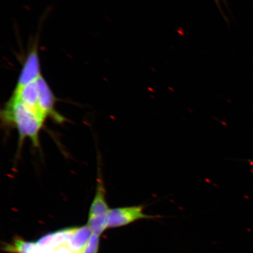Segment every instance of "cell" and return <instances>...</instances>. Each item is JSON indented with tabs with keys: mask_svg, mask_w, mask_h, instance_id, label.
<instances>
[{
	"mask_svg": "<svg viewBox=\"0 0 253 253\" xmlns=\"http://www.w3.org/2000/svg\"><path fill=\"white\" fill-rule=\"evenodd\" d=\"M5 126L17 129L19 146L28 138L35 147H40V133L46 119L36 111L11 97L1 112Z\"/></svg>",
	"mask_w": 253,
	"mask_h": 253,
	"instance_id": "1",
	"label": "cell"
},
{
	"mask_svg": "<svg viewBox=\"0 0 253 253\" xmlns=\"http://www.w3.org/2000/svg\"><path fill=\"white\" fill-rule=\"evenodd\" d=\"M144 210L145 207L142 205L110 209L108 229L127 226L140 220H153L161 217L145 213Z\"/></svg>",
	"mask_w": 253,
	"mask_h": 253,
	"instance_id": "2",
	"label": "cell"
},
{
	"mask_svg": "<svg viewBox=\"0 0 253 253\" xmlns=\"http://www.w3.org/2000/svg\"><path fill=\"white\" fill-rule=\"evenodd\" d=\"M39 89V108L41 113L47 119L48 117L58 123L65 121L64 117L55 109L56 99L54 94L42 76L36 81Z\"/></svg>",
	"mask_w": 253,
	"mask_h": 253,
	"instance_id": "3",
	"label": "cell"
},
{
	"mask_svg": "<svg viewBox=\"0 0 253 253\" xmlns=\"http://www.w3.org/2000/svg\"><path fill=\"white\" fill-rule=\"evenodd\" d=\"M106 194L105 186L99 173L97 179L96 192L88 211V219L109 217L110 208L106 201Z\"/></svg>",
	"mask_w": 253,
	"mask_h": 253,
	"instance_id": "4",
	"label": "cell"
},
{
	"mask_svg": "<svg viewBox=\"0 0 253 253\" xmlns=\"http://www.w3.org/2000/svg\"><path fill=\"white\" fill-rule=\"evenodd\" d=\"M39 55L36 48L32 50L22 69L16 88L23 87L37 80L41 77Z\"/></svg>",
	"mask_w": 253,
	"mask_h": 253,
	"instance_id": "5",
	"label": "cell"
},
{
	"mask_svg": "<svg viewBox=\"0 0 253 253\" xmlns=\"http://www.w3.org/2000/svg\"><path fill=\"white\" fill-rule=\"evenodd\" d=\"M91 233L87 224L81 227H74L67 243L68 248L71 253H84Z\"/></svg>",
	"mask_w": 253,
	"mask_h": 253,
	"instance_id": "6",
	"label": "cell"
},
{
	"mask_svg": "<svg viewBox=\"0 0 253 253\" xmlns=\"http://www.w3.org/2000/svg\"><path fill=\"white\" fill-rule=\"evenodd\" d=\"M2 249L11 253H39L37 243L27 242L18 237L5 244Z\"/></svg>",
	"mask_w": 253,
	"mask_h": 253,
	"instance_id": "7",
	"label": "cell"
},
{
	"mask_svg": "<svg viewBox=\"0 0 253 253\" xmlns=\"http://www.w3.org/2000/svg\"><path fill=\"white\" fill-rule=\"evenodd\" d=\"M99 237L91 233L89 241L84 253H98L99 249Z\"/></svg>",
	"mask_w": 253,
	"mask_h": 253,
	"instance_id": "8",
	"label": "cell"
},
{
	"mask_svg": "<svg viewBox=\"0 0 253 253\" xmlns=\"http://www.w3.org/2000/svg\"><path fill=\"white\" fill-rule=\"evenodd\" d=\"M38 248H39V253H71L68 248L67 243L51 248H40L39 246Z\"/></svg>",
	"mask_w": 253,
	"mask_h": 253,
	"instance_id": "9",
	"label": "cell"
},
{
	"mask_svg": "<svg viewBox=\"0 0 253 253\" xmlns=\"http://www.w3.org/2000/svg\"><path fill=\"white\" fill-rule=\"evenodd\" d=\"M213 1L215 2V4H216L217 8L219 9V10L220 11L221 15H223L224 18H225L226 21H227L225 15H224L222 9H221V2H222L223 3H226V0H213Z\"/></svg>",
	"mask_w": 253,
	"mask_h": 253,
	"instance_id": "10",
	"label": "cell"
}]
</instances>
